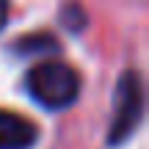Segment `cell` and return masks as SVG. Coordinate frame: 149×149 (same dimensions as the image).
Wrapping results in <instances>:
<instances>
[{
    "mask_svg": "<svg viewBox=\"0 0 149 149\" xmlns=\"http://www.w3.org/2000/svg\"><path fill=\"white\" fill-rule=\"evenodd\" d=\"M28 94L39 102V105L50 108V111H61V108L72 105L77 100L80 80L72 66L61 64V61H42L28 72Z\"/></svg>",
    "mask_w": 149,
    "mask_h": 149,
    "instance_id": "obj_1",
    "label": "cell"
},
{
    "mask_svg": "<svg viewBox=\"0 0 149 149\" xmlns=\"http://www.w3.org/2000/svg\"><path fill=\"white\" fill-rule=\"evenodd\" d=\"M144 111V94H141V77L135 72H124L116 86V100H113V122L108 141L111 146H119L135 133Z\"/></svg>",
    "mask_w": 149,
    "mask_h": 149,
    "instance_id": "obj_2",
    "label": "cell"
},
{
    "mask_svg": "<svg viewBox=\"0 0 149 149\" xmlns=\"http://www.w3.org/2000/svg\"><path fill=\"white\" fill-rule=\"evenodd\" d=\"M39 130L31 119L11 111H0V149H31Z\"/></svg>",
    "mask_w": 149,
    "mask_h": 149,
    "instance_id": "obj_3",
    "label": "cell"
},
{
    "mask_svg": "<svg viewBox=\"0 0 149 149\" xmlns=\"http://www.w3.org/2000/svg\"><path fill=\"white\" fill-rule=\"evenodd\" d=\"M6 19H8V0H0V28L6 25Z\"/></svg>",
    "mask_w": 149,
    "mask_h": 149,
    "instance_id": "obj_4",
    "label": "cell"
}]
</instances>
